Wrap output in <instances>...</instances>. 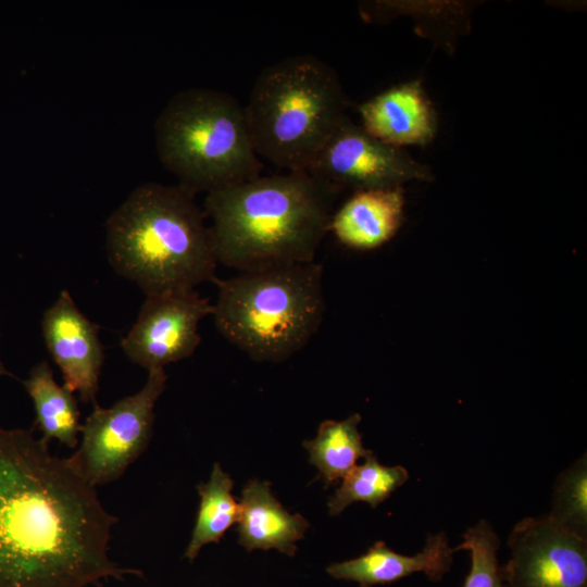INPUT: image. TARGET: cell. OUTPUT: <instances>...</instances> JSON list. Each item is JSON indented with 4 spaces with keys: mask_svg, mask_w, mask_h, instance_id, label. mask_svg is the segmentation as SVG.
Segmentation results:
<instances>
[{
    "mask_svg": "<svg viewBox=\"0 0 587 587\" xmlns=\"http://www.w3.org/2000/svg\"><path fill=\"white\" fill-rule=\"evenodd\" d=\"M116 522L41 438L0 427V587H87L140 574L109 558Z\"/></svg>",
    "mask_w": 587,
    "mask_h": 587,
    "instance_id": "obj_1",
    "label": "cell"
},
{
    "mask_svg": "<svg viewBox=\"0 0 587 587\" xmlns=\"http://www.w3.org/2000/svg\"><path fill=\"white\" fill-rule=\"evenodd\" d=\"M334 189L307 171L257 176L207 193L217 263L239 272L314 262Z\"/></svg>",
    "mask_w": 587,
    "mask_h": 587,
    "instance_id": "obj_2",
    "label": "cell"
},
{
    "mask_svg": "<svg viewBox=\"0 0 587 587\" xmlns=\"http://www.w3.org/2000/svg\"><path fill=\"white\" fill-rule=\"evenodd\" d=\"M193 196L180 185L146 183L107 222L111 265L146 296L191 290L216 277L211 230Z\"/></svg>",
    "mask_w": 587,
    "mask_h": 587,
    "instance_id": "obj_3",
    "label": "cell"
},
{
    "mask_svg": "<svg viewBox=\"0 0 587 587\" xmlns=\"http://www.w3.org/2000/svg\"><path fill=\"white\" fill-rule=\"evenodd\" d=\"M323 267L278 265L215 277L212 316L222 336L259 362H280L301 350L324 313Z\"/></svg>",
    "mask_w": 587,
    "mask_h": 587,
    "instance_id": "obj_4",
    "label": "cell"
},
{
    "mask_svg": "<svg viewBox=\"0 0 587 587\" xmlns=\"http://www.w3.org/2000/svg\"><path fill=\"white\" fill-rule=\"evenodd\" d=\"M336 71L312 54L290 55L266 66L245 105L259 157L289 171H307L346 115Z\"/></svg>",
    "mask_w": 587,
    "mask_h": 587,
    "instance_id": "obj_5",
    "label": "cell"
},
{
    "mask_svg": "<svg viewBox=\"0 0 587 587\" xmlns=\"http://www.w3.org/2000/svg\"><path fill=\"white\" fill-rule=\"evenodd\" d=\"M154 138L161 163L193 193L252 179L263 167L245 105L225 91L175 93L155 120Z\"/></svg>",
    "mask_w": 587,
    "mask_h": 587,
    "instance_id": "obj_6",
    "label": "cell"
},
{
    "mask_svg": "<svg viewBox=\"0 0 587 587\" xmlns=\"http://www.w3.org/2000/svg\"><path fill=\"white\" fill-rule=\"evenodd\" d=\"M164 369L149 371L145 386L110 408L93 405L82 424V440L71 469L92 487L118 479L147 449L154 423V405L165 388Z\"/></svg>",
    "mask_w": 587,
    "mask_h": 587,
    "instance_id": "obj_7",
    "label": "cell"
},
{
    "mask_svg": "<svg viewBox=\"0 0 587 587\" xmlns=\"http://www.w3.org/2000/svg\"><path fill=\"white\" fill-rule=\"evenodd\" d=\"M335 191L402 187L432 180V170L401 148L388 145L345 115L307 170Z\"/></svg>",
    "mask_w": 587,
    "mask_h": 587,
    "instance_id": "obj_8",
    "label": "cell"
},
{
    "mask_svg": "<svg viewBox=\"0 0 587 587\" xmlns=\"http://www.w3.org/2000/svg\"><path fill=\"white\" fill-rule=\"evenodd\" d=\"M508 547L502 566L508 587H587V539L548 515L516 523Z\"/></svg>",
    "mask_w": 587,
    "mask_h": 587,
    "instance_id": "obj_9",
    "label": "cell"
},
{
    "mask_svg": "<svg viewBox=\"0 0 587 587\" xmlns=\"http://www.w3.org/2000/svg\"><path fill=\"white\" fill-rule=\"evenodd\" d=\"M212 312L213 304L195 289L147 296L121 347L148 372L164 369L195 352L201 341L199 323Z\"/></svg>",
    "mask_w": 587,
    "mask_h": 587,
    "instance_id": "obj_10",
    "label": "cell"
},
{
    "mask_svg": "<svg viewBox=\"0 0 587 587\" xmlns=\"http://www.w3.org/2000/svg\"><path fill=\"white\" fill-rule=\"evenodd\" d=\"M41 327L47 349L62 372L63 386L78 392L80 401L96 405L104 360L99 326L89 321L70 292L63 290L46 310Z\"/></svg>",
    "mask_w": 587,
    "mask_h": 587,
    "instance_id": "obj_11",
    "label": "cell"
},
{
    "mask_svg": "<svg viewBox=\"0 0 587 587\" xmlns=\"http://www.w3.org/2000/svg\"><path fill=\"white\" fill-rule=\"evenodd\" d=\"M362 127L398 148L425 145L436 133V114L419 82L391 87L359 108Z\"/></svg>",
    "mask_w": 587,
    "mask_h": 587,
    "instance_id": "obj_12",
    "label": "cell"
},
{
    "mask_svg": "<svg viewBox=\"0 0 587 587\" xmlns=\"http://www.w3.org/2000/svg\"><path fill=\"white\" fill-rule=\"evenodd\" d=\"M454 552L445 532L428 534L425 547L415 555L397 553L377 541L366 553L329 565L327 573L337 579L357 582L360 587L392 584L417 572L440 582L452 565Z\"/></svg>",
    "mask_w": 587,
    "mask_h": 587,
    "instance_id": "obj_13",
    "label": "cell"
},
{
    "mask_svg": "<svg viewBox=\"0 0 587 587\" xmlns=\"http://www.w3.org/2000/svg\"><path fill=\"white\" fill-rule=\"evenodd\" d=\"M403 209L402 187L358 190L333 214L329 230L349 248L372 250L395 236Z\"/></svg>",
    "mask_w": 587,
    "mask_h": 587,
    "instance_id": "obj_14",
    "label": "cell"
},
{
    "mask_svg": "<svg viewBox=\"0 0 587 587\" xmlns=\"http://www.w3.org/2000/svg\"><path fill=\"white\" fill-rule=\"evenodd\" d=\"M237 523L239 544L248 551L276 549L290 557L310 526L302 515L282 507L270 483L258 479L249 480L242 489Z\"/></svg>",
    "mask_w": 587,
    "mask_h": 587,
    "instance_id": "obj_15",
    "label": "cell"
},
{
    "mask_svg": "<svg viewBox=\"0 0 587 587\" xmlns=\"http://www.w3.org/2000/svg\"><path fill=\"white\" fill-rule=\"evenodd\" d=\"M22 384L33 401L35 426L41 439L48 445L55 439L67 448H76L82 424L74 392L54 380L46 361L35 365Z\"/></svg>",
    "mask_w": 587,
    "mask_h": 587,
    "instance_id": "obj_16",
    "label": "cell"
},
{
    "mask_svg": "<svg viewBox=\"0 0 587 587\" xmlns=\"http://www.w3.org/2000/svg\"><path fill=\"white\" fill-rule=\"evenodd\" d=\"M360 422L358 413L342 421H324L316 437L303 442L310 463L319 470L326 486L342 479L360 458L365 459L372 453L363 446L358 429Z\"/></svg>",
    "mask_w": 587,
    "mask_h": 587,
    "instance_id": "obj_17",
    "label": "cell"
},
{
    "mask_svg": "<svg viewBox=\"0 0 587 587\" xmlns=\"http://www.w3.org/2000/svg\"><path fill=\"white\" fill-rule=\"evenodd\" d=\"M233 485L230 476L215 463L210 479L197 486L200 504L185 558L193 560L204 545L218 542L237 523L239 503L232 495Z\"/></svg>",
    "mask_w": 587,
    "mask_h": 587,
    "instance_id": "obj_18",
    "label": "cell"
},
{
    "mask_svg": "<svg viewBox=\"0 0 587 587\" xmlns=\"http://www.w3.org/2000/svg\"><path fill=\"white\" fill-rule=\"evenodd\" d=\"M408 479L409 473L403 466L383 465L372 452L363 464L355 465L342 478L341 485L328 500L329 514L338 515L358 501L376 508Z\"/></svg>",
    "mask_w": 587,
    "mask_h": 587,
    "instance_id": "obj_19",
    "label": "cell"
},
{
    "mask_svg": "<svg viewBox=\"0 0 587 587\" xmlns=\"http://www.w3.org/2000/svg\"><path fill=\"white\" fill-rule=\"evenodd\" d=\"M564 529L587 539V457L584 453L555 479L547 514Z\"/></svg>",
    "mask_w": 587,
    "mask_h": 587,
    "instance_id": "obj_20",
    "label": "cell"
},
{
    "mask_svg": "<svg viewBox=\"0 0 587 587\" xmlns=\"http://www.w3.org/2000/svg\"><path fill=\"white\" fill-rule=\"evenodd\" d=\"M463 538V542L454 548L471 553V570L463 587H508L497 555L500 540L492 526L480 520L467 528Z\"/></svg>",
    "mask_w": 587,
    "mask_h": 587,
    "instance_id": "obj_21",
    "label": "cell"
},
{
    "mask_svg": "<svg viewBox=\"0 0 587 587\" xmlns=\"http://www.w3.org/2000/svg\"><path fill=\"white\" fill-rule=\"evenodd\" d=\"M4 375L11 376V374L8 372V370L4 367V365L2 364L0 360V377Z\"/></svg>",
    "mask_w": 587,
    "mask_h": 587,
    "instance_id": "obj_22",
    "label": "cell"
}]
</instances>
